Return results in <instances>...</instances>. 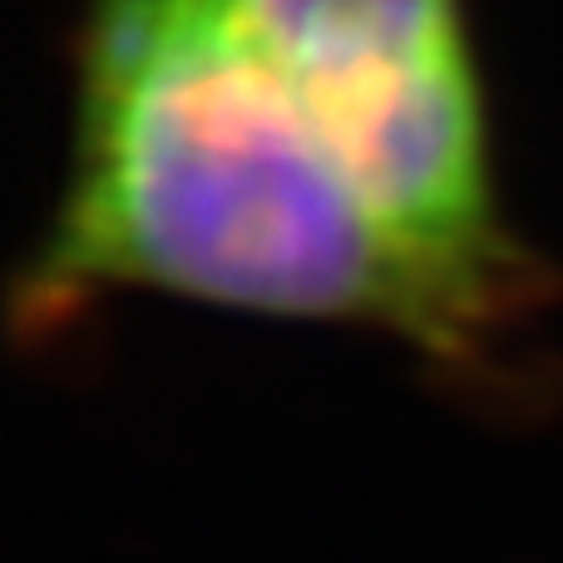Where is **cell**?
<instances>
[{"mask_svg":"<svg viewBox=\"0 0 563 563\" xmlns=\"http://www.w3.org/2000/svg\"><path fill=\"white\" fill-rule=\"evenodd\" d=\"M65 184L10 321L178 297L485 376L549 307L465 0H79Z\"/></svg>","mask_w":563,"mask_h":563,"instance_id":"6da1fadb","label":"cell"}]
</instances>
